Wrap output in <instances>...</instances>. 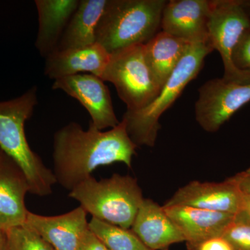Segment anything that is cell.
<instances>
[{
  "label": "cell",
  "instance_id": "6da1fadb",
  "mask_svg": "<svg viewBox=\"0 0 250 250\" xmlns=\"http://www.w3.org/2000/svg\"><path fill=\"white\" fill-rule=\"evenodd\" d=\"M136 148L123 121L106 131L91 122L86 130L71 122L54 133L52 172L57 184L71 191L100 166L123 163L131 167Z\"/></svg>",
  "mask_w": 250,
  "mask_h": 250
},
{
  "label": "cell",
  "instance_id": "7a4b0ae2",
  "mask_svg": "<svg viewBox=\"0 0 250 250\" xmlns=\"http://www.w3.org/2000/svg\"><path fill=\"white\" fill-rule=\"evenodd\" d=\"M37 90L33 86L18 98L0 102V149L22 169L29 192L44 197L52 193L57 181L52 170L31 149L24 131L38 104Z\"/></svg>",
  "mask_w": 250,
  "mask_h": 250
},
{
  "label": "cell",
  "instance_id": "3957f363",
  "mask_svg": "<svg viewBox=\"0 0 250 250\" xmlns=\"http://www.w3.org/2000/svg\"><path fill=\"white\" fill-rule=\"evenodd\" d=\"M166 0H108L96 31V42L110 54L146 45L161 29Z\"/></svg>",
  "mask_w": 250,
  "mask_h": 250
},
{
  "label": "cell",
  "instance_id": "277c9868",
  "mask_svg": "<svg viewBox=\"0 0 250 250\" xmlns=\"http://www.w3.org/2000/svg\"><path fill=\"white\" fill-rule=\"evenodd\" d=\"M213 50L208 44H191L156 99L143 109L125 112L122 121L137 147H154L161 129V116L179 98L187 85L196 78L206 57Z\"/></svg>",
  "mask_w": 250,
  "mask_h": 250
},
{
  "label": "cell",
  "instance_id": "5b68a950",
  "mask_svg": "<svg viewBox=\"0 0 250 250\" xmlns=\"http://www.w3.org/2000/svg\"><path fill=\"white\" fill-rule=\"evenodd\" d=\"M68 195L92 218L126 229H131L144 200L137 179L120 174L101 180L90 176Z\"/></svg>",
  "mask_w": 250,
  "mask_h": 250
},
{
  "label": "cell",
  "instance_id": "8992f818",
  "mask_svg": "<svg viewBox=\"0 0 250 250\" xmlns=\"http://www.w3.org/2000/svg\"><path fill=\"white\" fill-rule=\"evenodd\" d=\"M100 78L114 85L129 111L146 107L161 89L148 65L144 45L131 46L111 54Z\"/></svg>",
  "mask_w": 250,
  "mask_h": 250
},
{
  "label": "cell",
  "instance_id": "52a82bcc",
  "mask_svg": "<svg viewBox=\"0 0 250 250\" xmlns=\"http://www.w3.org/2000/svg\"><path fill=\"white\" fill-rule=\"evenodd\" d=\"M250 29V18L241 0H211L208 22L209 42L220 53L224 80L249 83L250 72L238 70L233 62V51L242 36Z\"/></svg>",
  "mask_w": 250,
  "mask_h": 250
},
{
  "label": "cell",
  "instance_id": "ba28073f",
  "mask_svg": "<svg viewBox=\"0 0 250 250\" xmlns=\"http://www.w3.org/2000/svg\"><path fill=\"white\" fill-rule=\"evenodd\" d=\"M195 117L199 125L215 133L242 106L250 101V82L238 83L221 79L207 81L198 89Z\"/></svg>",
  "mask_w": 250,
  "mask_h": 250
},
{
  "label": "cell",
  "instance_id": "9c48e42d",
  "mask_svg": "<svg viewBox=\"0 0 250 250\" xmlns=\"http://www.w3.org/2000/svg\"><path fill=\"white\" fill-rule=\"evenodd\" d=\"M52 88L77 100L89 113L97 129H111L121 123L113 109L109 90L100 77L82 73L65 77L54 80Z\"/></svg>",
  "mask_w": 250,
  "mask_h": 250
},
{
  "label": "cell",
  "instance_id": "30bf717a",
  "mask_svg": "<svg viewBox=\"0 0 250 250\" xmlns=\"http://www.w3.org/2000/svg\"><path fill=\"white\" fill-rule=\"evenodd\" d=\"M164 205L188 206L234 215L244 209L243 197L232 177L221 182L191 181L177 189Z\"/></svg>",
  "mask_w": 250,
  "mask_h": 250
},
{
  "label": "cell",
  "instance_id": "8fae6325",
  "mask_svg": "<svg viewBox=\"0 0 250 250\" xmlns=\"http://www.w3.org/2000/svg\"><path fill=\"white\" fill-rule=\"evenodd\" d=\"M210 0H170L163 11L161 30L190 44H208Z\"/></svg>",
  "mask_w": 250,
  "mask_h": 250
},
{
  "label": "cell",
  "instance_id": "7c38bea8",
  "mask_svg": "<svg viewBox=\"0 0 250 250\" xmlns=\"http://www.w3.org/2000/svg\"><path fill=\"white\" fill-rule=\"evenodd\" d=\"M183 235L188 250H197L204 242L223 237L236 215L184 205H163Z\"/></svg>",
  "mask_w": 250,
  "mask_h": 250
},
{
  "label": "cell",
  "instance_id": "4fadbf2b",
  "mask_svg": "<svg viewBox=\"0 0 250 250\" xmlns=\"http://www.w3.org/2000/svg\"><path fill=\"white\" fill-rule=\"evenodd\" d=\"M30 192L25 174L11 158L0 156V229L6 232L25 223V197Z\"/></svg>",
  "mask_w": 250,
  "mask_h": 250
},
{
  "label": "cell",
  "instance_id": "5bb4252c",
  "mask_svg": "<svg viewBox=\"0 0 250 250\" xmlns=\"http://www.w3.org/2000/svg\"><path fill=\"white\" fill-rule=\"evenodd\" d=\"M87 214L81 206L55 216L29 211L24 225L40 235L55 250H76L81 238L89 229Z\"/></svg>",
  "mask_w": 250,
  "mask_h": 250
},
{
  "label": "cell",
  "instance_id": "9a60e30c",
  "mask_svg": "<svg viewBox=\"0 0 250 250\" xmlns=\"http://www.w3.org/2000/svg\"><path fill=\"white\" fill-rule=\"evenodd\" d=\"M130 229L151 250H167L185 242L163 206L149 198L143 200Z\"/></svg>",
  "mask_w": 250,
  "mask_h": 250
},
{
  "label": "cell",
  "instance_id": "2e32d148",
  "mask_svg": "<svg viewBox=\"0 0 250 250\" xmlns=\"http://www.w3.org/2000/svg\"><path fill=\"white\" fill-rule=\"evenodd\" d=\"M111 54L95 43L76 48L56 50L45 58V76L57 80L63 77L90 72L101 77Z\"/></svg>",
  "mask_w": 250,
  "mask_h": 250
},
{
  "label": "cell",
  "instance_id": "e0dca14e",
  "mask_svg": "<svg viewBox=\"0 0 250 250\" xmlns=\"http://www.w3.org/2000/svg\"><path fill=\"white\" fill-rule=\"evenodd\" d=\"M80 0H36L39 29L35 46L44 58L57 50Z\"/></svg>",
  "mask_w": 250,
  "mask_h": 250
},
{
  "label": "cell",
  "instance_id": "ac0fdd59",
  "mask_svg": "<svg viewBox=\"0 0 250 250\" xmlns=\"http://www.w3.org/2000/svg\"><path fill=\"white\" fill-rule=\"evenodd\" d=\"M190 45L161 30L144 45L148 65L161 88L175 70Z\"/></svg>",
  "mask_w": 250,
  "mask_h": 250
},
{
  "label": "cell",
  "instance_id": "d6986e66",
  "mask_svg": "<svg viewBox=\"0 0 250 250\" xmlns=\"http://www.w3.org/2000/svg\"><path fill=\"white\" fill-rule=\"evenodd\" d=\"M108 0H80L59 41L57 50L76 48L96 42V31Z\"/></svg>",
  "mask_w": 250,
  "mask_h": 250
},
{
  "label": "cell",
  "instance_id": "ffe728a7",
  "mask_svg": "<svg viewBox=\"0 0 250 250\" xmlns=\"http://www.w3.org/2000/svg\"><path fill=\"white\" fill-rule=\"evenodd\" d=\"M89 228L109 250H151L131 229H126L92 218Z\"/></svg>",
  "mask_w": 250,
  "mask_h": 250
},
{
  "label": "cell",
  "instance_id": "44dd1931",
  "mask_svg": "<svg viewBox=\"0 0 250 250\" xmlns=\"http://www.w3.org/2000/svg\"><path fill=\"white\" fill-rule=\"evenodd\" d=\"M7 250H55L34 230L23 225L6 231Z\"/></svg>",
  "mask_w": 250,
  "mask_h": 250
},
{
  "label": "cell",
  "instance_id": "7402d4cb",
  "mask_svg": "<svg viewBox=\"0 0 250 250\" xmlns=\"http://www.w3.org/2000/svg\"><path fill=\"white\" fill-rule=\"evenodd\" d=\"M223 238L232 250H250V219L244 211L236 215Z\"/></svg>",
  "mask_w": 250,
  "mask_h": 250
},
{
  "label": "cell",
  "instance_id": "603a6c76",
  "mask_svg": "<svg viewBox=\"0 0 250 250\" xmlns=\"http://www.w3.org/2000/svg\"><path fill=\"white\" fill-rule=\"evenodd\" d=\"M232 59L238 70L250 72V29L242 36L233 51Z\"/></svg>",
  "mask_w": 250,
  "mask_h": 250
},
{
  "label": "cell",
  "instance_id": "cb8c5ba5",
  "mask_svg": "<svg viewBox=\"0 0 250 250\" xmlns=\"http://www.w3.org/2000/svg\"><path fill=\"white\" fill-rule=\"evenodd\" d=\"M76 250H109L89 228L81 238Z\"/></svg>",
  "mask_w": 250,
  "mask_h": 250
},
{
  "label": "cell",
  "instance_id": "d4e9b609",
  "mask_svg": "<svg viewBox=\"0 0 250 250\" xmlns=\"http://www.w3.org/2000/svg\"><path fill=\"white\" fill-rule=\"evenodd\" d=\"M231 177L238 186L242 196L250 198V167Z\"/></svg>",
  "mask_w": 250,
  "mask_h": 250
},
{
  "label": "cell",
  "instance_id": "484cf974",
  "mask_svg": "<svg viewBox=\"0 0 250 250\" xmlns=\"http://www.w3.org/2000/svg\"><path fill=\"white\" fill-rule=\"evenodd\" d=\"M197 250H232V248L223 237H218L204 242Z\"/></svg>",
  "mask_w": 250,
  "mask_h": 250
},
{
  "label": "cell",
  "instance_id": "4316f807",
  "mask_svg": "<svg viewBox=\"0 0 250 250\" xmlns=\"http://www.w3.org/2000/svg\"><path fill=\"white\" fill-rule=\"evenodd\" d=\"M6 249V234L3 230L0 229V250Z\"/></svg>",
  "mask_w": 250,
  "mask_h": 250
},
{
  "label": "cell",
  "instance_id": "83f0119b",
  "mask_svg": "<svg viewBox=\"0 0 250 250\" xmlns=\"http://www.w3.org/2000/svg\"><path fill=\"white\" fill-rule=\"evenodd\" d=\"M243 205H244V209L243 211L248 215L250 219V198L243 197Z\"/></svg>",
  "mask_w": 250,
  "mask_h": 250
},
{
  "label": "cell",
  "instance_id": "f1b7e54d",
  "mask_svg": "<svg viewBox=\"0 0 250 250\" xmlns=\"http://www.w3.org/2000/svg\"><path fill=\"white\" fill-rule=\"evenodd\" d=\"M241 2L243 9L250 18V0H241Z\"/></svg>",
  "mask_w": 250,
  "mask_h": 250
},
{
  "label": "cell",
  "instance_id": "f546056e",
  "mask_svg": "<svg viewBox=\"0 0 250 250\" xmlns=\"http://www.w3.org/2000/svg\"><path fill=\"white\" fill-rule=\"evenodd\" d=\"M2 152H2V151H1V149H0V156H1V154H2Z\"/></svg>",
  "mask_w": 250,
  "mask_h": 250
},
{
  "label": "cell",
  "instance_id": "4dcf8cb0",
  "mask_svg": "<svg viewBox=\"0 0 250 250\" xmlns=\"http://www.w3.org/2000/svg\"><path fill=\"white\" fill-rule=\"evenodd\" d=\"M6 250H7V249H6Z\"/></svg>",
  "mask_w": 250,
  "mask_h": 250
}]
</instances>
